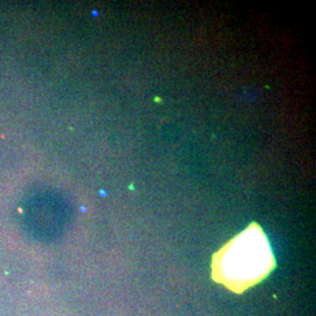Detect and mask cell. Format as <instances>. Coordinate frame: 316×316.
Instances as JSON below:
<instances>
[{"mask_svg": "<svg viewBox=\"0 0 316 316\" xmlns=\"http://www.w3.org/2000/svg\"><path fill=\"white\" fill-rule=\"evenodd\" d=\"M274 266V255L265 232L257 223H252L213 255L212 277L240 294L264 280Z\"/></svg>", "mask_w": 316, "mask_h": 316, "instance_id": "6da1fadb", "label": "cell"}]
</instances>
